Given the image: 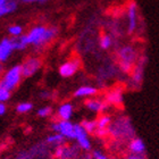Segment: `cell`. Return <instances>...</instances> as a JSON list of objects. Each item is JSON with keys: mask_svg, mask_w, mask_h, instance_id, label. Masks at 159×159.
Segmentation results:
<instances>
[{"mask_svg": "<svg viewBox=\"0 0 159 159\" xmlns=\"http://www.w3.org/2000/svg\"><path fill=\"white\" fill-rule=\"evenodd\" d=\"M140 56L141 55L138 48L132 43H127V44L119 47L116 51L118 70L123 74L129 75L135 66V64L138 63Z\"/></svg>", "mask_w": 159, "mask_h": 159, "instance_id": "obj_1", "label": "cell"}, {"mask_svg": "<svg viewBox=\"0 0 159 159\" xmlns=\"http://www.w3.org/2000/svg\"><path fill=\"white\" fill-rule=\"evenodd\" d=\"M58 32H59L58 27L56 26L47 27L44 25H35L25 34L27 44L33 46L35 48L44 47L46 44L51 42L53 39H56Z\"/></svg>", "mask_w": 159, "mask_h": 159, "instance_id": "obj_2", "label": "cell"}, {"mask_svg": "<svg viewBox=\"0 0 159 159\" xmlns=\"http://www.w3.org/2000/svg\"><path fill=\"white\" fill-rule=\"evenodd\" d=\"M108 134L116 141L129 142L133 138H135V129L133 127L131 119L127 116L122 115L113 119L108 129Z\"/></svg>", "mask_w": 159, "mask_h": 159, "instance_id": "obj_3", "label": "cell"}, {"mask_svg": "<svg viewBox=\"0 0 159 159\" xmlns=\"http://www.w3.org/2000/svg\"><path fill=\"white\" fill-rule=\"evenodd\" d=\"M23 79V73H22V67L20 65H14L7 70L1 77H0V86L8 91H14Z\"/></svg>", "mask_w": 159, "mask_h": 159, "instance_id": "obj_4", "label": "cell"}, {"mask_svg": "<svg viewBox=\"0 0 159 159\" xmlns=\"http://www.w3.org/2000/svg\"><path fill=\"white\" fill-rule=\"evenodd\" d=\"M147 63H148V57L146 53H142L139 57L138 63L133 68V70L129 74V86L133 90H138L141 88L143 82V77H144V70H146Z\"/></svg>", "mask_w": 159, "mask_h": 159, "instance_id": "obj_5", "label": "cell"}, {"mask_svg": "<svg viewBox=\"0 0 159 159\" xmlns=\"http://www.w3.org/2000/svg\"><path fill=\"white\" fill-rule=\"evenodd\" d=\"M139 8L134 1L129 2L126 7V32L129 35H133L139 27Z\"/></svg>", "mask_w": 159, "mask_h": 159, "instance_id": "obj_6", "label": "cell"}, {"mask_svg": "<svg viewBox=\"0 0 159 159\" xmlns=\"http://www.w3.org/2000/svg\"><path fill=\"white\" fill-rule=\"evenodd\" d=\"M50 129L53 133H59L66 140H75V124L70 120H56L52 122L50 125Z\"/></svg>", "mask_w": 159, "mask_h": 159, "instance_id": "obj_7", "label": "cell"}, {"mask_svg": "<svg viewBox=\"0 0 159 159\" xmlns=\"http://www.w3.org/2000/svg\"><path fill=\"white\" fill-rule=\"evenodd\" d=\"M81 149L77 144H63L55 148L52 153L53 159H77Z\"/></svg>", "mask_w": 159, "mask_h": 159, "instance_id": "obj_8", "label": "cell"}, {"mask_svg": "<svg viewBox=\"0 0 159 159\" xmlns=\"http://www.w3.org/2000/svg\"><path fill=\"white\" fill-rule=\"evenodd\" d=\"M81 65H82V63H81L80 58H77V57L70 58L59 66V70H59V75L61 77H65V79L74 76L81 68Z\"/></svg>", "mask_w": 159, "mask_h": 159, "instance_id": "obj_9", "label": "cell"}, {"mask_svg": "<svg viewBox=\"0 0 159 159\" xmlns=\"http://www.w3.org/2000/svg\"><path fill=\"white\" fill-rule=\"evenodd\" d=\"M20 67H22L23 77H31L38 73L42 67V60L39 57H29L22 63Z\"/></svg>", "mask_w": 159, "mask_h": 159, "instance_id": "obj_10", "label": "cell"}, {"mask_svg": "<svg viewBox=\"0 0 159 159\" xmlns=\"http://www.w3.org/2000/svg\"><path fill=\"white\" fill-rule=\"evenodd\" d=\"M75 141H76L80 149L85 152L92 149V143L88 136V133L81 124H75Z\"/></svg>", "mask_w": 159, "mask_h": 159, "instance_id": "obj_11", "label": "cell"}, {"mask_svg": "<svg viewBox=\"0 0 159 159\" xmlns=\"http://www.w3.org/2000/svg\"><path fill=\"white\" fill-rule=\"evenodd\" d=\"M124 100V94H123L122 88H113L109 91H107L106 96H105V101H106L109 106H120Z\"/></svg>", "mask_w": 159, "mask_h": 159, "instance_id": "obj_12", "label": "cell"}, {"mask_svg": "<svg viewBox=\"0 0 159 159\" xmlns=\"http://www.w3.org/2000/svg\"><path fill=\"white\" fill-rule=\"evenodd\" d=\"M86 109L94 114H105L109 105L105 101V99H98V98H90L85 101Z\"/></svg>", "mask_w": 159, "mask_h": 159, "instance_id": "obj_13", "label": "cell"}, {"mask_svg": "<svg viewBox=\"0 0 159 159\" xmlns=\"http://www.w3.org/2000/svg\"><path fill=\"white\" fill-rule=\"evenodd\" d=\"M74 106L70 102H63L57 109V117L60 120H70L73 116Z\"/></svg>", "mask_w": 159, "mask_h": 159, "instance_id": "obj_14", "label": "cell"}, {"mask_svg": "<svg viewBox=\"0 0 159 159\" xmlns=\"http://www.w3.org/2000/svg\"><path fill=\"white\" fill-rule=\"evenodd\" d=\"M127 149L131 153H146V150H147V147H146V143L143 141L141 138H133L131 141H129L127 143Z\"/></svg>", "mask_w": 159, "mask_h": 159, "instance_id": "obj_15", "label": "cell"}, {"mask_svg": "<svg viewBox=\"0 0 159 159\" xmlns=\"http://www.w3.org/2000/svg\"><path fill=\"white\" fill-rule=\"evenodd\" d=\"M97 94H98V89L92 85L79 86L73 93L75 98H92V97H96Z\"/></svg>", "mask_w": 159, "mask_h": 159, "instance_id": "obj_16", "label": "cell"}, {"mask_svg": "<svg viewBox=\"0 0 159 159\" xmlns=\"http://www.w3.org/2000/svg\"><path fill=\"white\" fill-rule=\"evenodd\" d=\"M97 120V129H102V131H108L110 124L113 122V117L109 114H100V116L96 119Z\"/></svg>", "mask_w": 159, "mask_h": 159, "instance_id": "obj_17", "label": "cell"}, {"mask_svg": "<svg viewBox=\"0 0 159 159\" xmlns=\"http://www.w3.org/2000/svg\"><path fill=\"white\" fill-rule=\"evenodd\" d=\"M46 143L48 146L57 148V147L65 144V143H66V139H65L61 134H59V133H53V134H50L49 136H47Z\"/></svg>", "mask_w": 159, "mask_h": 159, "instance_id": "obj_18", "label": "cell"}, {"mask_svg": "<svg viewBox=\"0 0 159 159\" xmlns=\"http://www.w3.org/2000/svg\"><path fill=\"white\" fill-rule=\"evenodd\" d=\"M18 7V1L17 0H9L0 6V17H3L6 15L14 13Z\"/></svg>", "mask_w": 159, "mask_h": 159, "instance_id": "obj_19", "label": "cell"}, {"mask_svg": "<svg viewBox=\"0 0 159 159\" xmlns=\"http://www.w3.org/2000/svg\"><path fill=\"white\" fill-rule=\"evenodd\" d=\"M113 37L108 33H101L99 37V47L102 50H109L113 47Z\"/></svg>", "mask_w": 159, "mask_h": 159, "instance_id": "obj_20", "label": "cell"}, {"mask_svg": "<svg viewBox=\"0 0 159 159\" xmlns=\"http://www.w3.org/2000/svg\"><path fill=\"white\" fill-rule=\"evenodd\" d=\"M82 127L86 131L88 134H94L97 131V120L96 119H84L81 122Z\"/></svg>", "mask_w": 159, "mask_h": 159, "instance_id": "obj_21", "label": "cell"}, {"mask_svg": "<svg viewBox=\"0 0 159 159\" xmlns=\"http://www.w3.org/2000/svg\"><path fill=\"white\" fill-rule=\"evenodd\" d=\"M33 109V103L29 102V101H24V102H20L16 106V111L18 114H26L30 113L31 110Z\"/></svg>", "mask_w": 159, "mask_h": 159, "instance_id": "obj_22", "label": "cell"}, {"mask_svg": "<svg viewBox=\"0 0 159 159\" xmlns=\"http://www.w3.org/2000/svg\"><path fill=\"white\" fill-rule=\"evenodd\" d=\"M8 33L10 37L13 38H18L20 35H23V27L18 25V24H14L8 27Z\"/></svg>", "mask_w": 159, "mask_h": 159, "instance_id": "obj_23", "label": "cell"}, {"mask_svg": "<svg viewBox=\"0 0 159 159\" xmlns=\"http://www.w3.org/2000/svg\"><path fill=\"white\" fill-rule=\"evenodd\" d=\"M27 44V40H26V35L23 34L18 38H15V48L16 50H24L26 49Z\"/></svg>", "mask_w": 159, "mask_h": 159, "instance_id": "obj_24", "label": "cell"}, {"mask_svg": "<svg viewBox=\"0 0 159 159\" xmlns=\"http://www.w3.org/2000/svg\"><path fill=\"white\" fill-rule=\"evenodd\" d=\"M0 43H1L3 47H6L7 49H9L11 52H13L14 50H16V48H15V38H13V37L3 38V39H1Z\"/></svg>", "mask_w": 159, "mask_h": 159, "instance_id": "obj_25", "label": "cell"}, {"mask_svg": "<svg viewBox=\"0 0 159 159\" xmlns=\"http://www.w3.org/2000/svg\"><path fill=\"white\" fill-rule=\"evenodd\" d=\"M11 55V51L9 49H7L6 47H3L1 43H0V63H5L8 60V58Z\"/></svg>", "mask_w": 159, "mask_h": 159, "instance_id": "obj_26", "label": "cell"}, {"mask_svg": "<svg viewBox=\"0 0 159 159\" xmlns=\"http://www.w3.org/2000/svg\"><path fill=\"white\" fill-rule=\"evenodd\" d=\"M38 116L39 117H42V118H44V117H49L51 114H52V108L50 106H44V107H41V108H39L37 111Z\"/></svg>", "mask_w": 159, "mask_h": 159, "instance_id": "obj_27", "label": "cell"}, {"mask_svg": "<svg viewBox=\"0 0 159 159\" xmlns=\"http://www.w3.org/2000/svg\"><path fill=\"white\" fill-rule=\"evenodd\" d=\"M10 97H11V92L0 86V102H7L10 99Z\"/></svg>", "mask_w": 159, "mask_h": 159, "instance_id": "obj_28", "label": "cell"}, {"mask_svg": "<svg viewBox=\"0 0 159 159\" xmlns=\"http://www.w3.org/2000/svg\"><path fill=\"white\" fill-rule=\"evenodd\" d=\"M92 158L93 159H110L109 157L107 156L106 153L103 152V151H101V150H93L92 151Z\"/></svg>", "mask_w": 159, "mask_h": 159, "instance_id": "obj_29", "label": "cell"}, {"mask_svg": "<svg viewBox=\"0 0 159 159\" xmlns=\"http://www.w3.org/2000/svg\"><path fill=\"white\" fill-rule=\"evenodd\" d=\"M124 159H147V156H146V153L141 155V153H131V152H129L125 156V158H124Z\"/></svg>", "mask_w": 159, "mask_h": 159, "instance_id": "obj_30", "label": "cell"}, {"mask_svg": "<svg viewBox=\"0 0 159 159\" xmlns=\"http://www.w3.org/2000/svg\"><path fill=\"white\" fill-rule=\"evenodd\" d=\"M39 97H40V99L48 100V99H51V98H52V93L50 92L49 90H42V91L39 93Z\"/></svg>", "mask_w": 159, "mask_h": 159, "instance_id": "obj_31", "label": "cell"}, {"mask_svg": "<svg viewBox=\"0 0 159 159\" xmlns=\"http://www.w3.org/2000/svg\"><path fill=\"white\" fill-rule=\"evenodd\" d=\"M48 0H20V2L23 3H44Z\"/></svg>", "mask_w": 159, "mask_h": 159, "instance_id": "obj_32", "label": "cell"}, {"mask_svg": "<svg viewBox=\"0 0 159 159\" xmlns=\"http://www.w3.org/2000/svg\"><path fill=\"white\" fill-rule=\"evenodd\" d=\"M7 111V107L5 103L0 102V116H2V115H5Z\"/></svg>", "mask_w": 159, "mask_h": 159, "instance_id": "obj_33", "label": "cell"}, {"mask_svg": "<svg viewBox=\"0 0 159 159\" xmlns=\"http://www.w3.org/2000/svg\"><path fill=\"white\" fill-rule=\"evenodd\" d=\"M77 159H93L92 155H89V153H84V155H80Z\"/></svg>", "mask_w": 159, "mask_h": 159, "instance_id": "obj_34", "label": "cell"}, {"mask_svg": "<svg viewBox=\"0 0 159 159\" xmlns=\"http://www.w3.org/2000/svg\"><path fill=\"white\" fill-rule=\"evenodd\" d=\"M3 73H5V66H3V63H0V77L2 76Z\"/></svg>", "mask_w": 159, "mask_h": 159, "instance_id": "obj_35", "label": "cell"}, {"mask_svg": "<svg viewBox=\"0 0 159 159\" xmlns=\"http://www.w3.org/2000/svg\"><path fill=\"white\" fill-rule=\"evenodd\" d=\"M7 1H9V0H0V6H1V5H3L5 2H7Z\"/></svg>", "mask_w": 159, "mask_h": 159, "instance_id": "obj_36", "label": "cell"}, {"mask_svg": "<svg viewBox=\"0 0 159 159\" xmlns=\"http://www.w3.org/2000/svg\"><path fill=\"white\" fill-rule=\"evenodd\" d=\"M113 159H119V158H113Z\"/></svg>", "mask_w": 159, "mask_h": 159, "instance_id": "obj_37", "label": "cell"}, {"mask_svg": "<svg viewBox=\"0 0 159 159\" xmlns=\"http://www.w3.org/2000/svg\"><path fill=\"white\" fill-rule=\"evenodd\" d=\"M2 159H8V158H2Z\"/></svg>", "mask_w": 159, "mask_h": 159, "instance_id": "obj_38", "label": "cell"}]
</instances>
